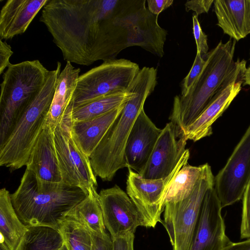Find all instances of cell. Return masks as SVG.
<instances>
[{"label":"cell","instance_id":"6da1fadb","mask_svg":"<svg viewBox=\"0 0 250 250\" xmlns=\"http://www.w3.org/2000/svg\"><path fill=\"white\" fill-rule=\"evenodd\" d=\"M122 0H49L39 20L65 61L88 66L107 61L109 23Z\"/></svg>","mask_w":250,"mask_h":250},{"label":"cell","instance_id":"7a4b0ae2","mask_svg":"<svg viewBox=\"0 0 250 250\" xmlns=\"http://www.w3.org/2000/svg\"><path fill=\"white\" fill-rule=\"evenodd\" d=\"M88 194L81 188L63 183L38 182L35 174L26 169L11 198L18 216L25 225L59 230L66 214Z\"/></svg>","mask_w":250,"mask_h":250},{"label":"cell","instance_id":"3957f363","mask_svg":"<svg viewBox=\"0 0 250 250\" xmlns=\"http://www.w3.org/2000/svg\"><path fill=\"white\" fill-rule=\"evenodd\" d=\"M157 84L156 68L145 66L140 69L129 87L134 92V96L125 104L122 112L89 157L95 176L103 181H110L119 170L127 167L125 151L128 137L146 99Z\"/></svg>","mask_w":250,"mask_h":250},{"label":"cell","instance_id":"277c9868","mask_svg":"<svg viewBox=\"0 0 250 250\" xmlns=\"http://www.w3.org/2000/svg\"><path fill=\"white\" fill-rule=\"evenodd\" d=\"M236 41L231 38L217 46L205 55L206 63L188 95L174 98L170 121L183 135L204 109L220 86L236 69L239 59L233 60Z\"/></svg>","mask_w":250,"mask_h":250},{"label":"cell","instance_id":"5b68a950","mask_svg":"<svg viewBox=\"0 0 250 250\" xmlns=\"http://www.w3.org/2000/svg\"><path fill=\"white\" fill-rule=\"evenodd\" d=\"M61 63L50 71L47 79L34 101L16 122L0 146V166L11 171L26 166L31 151L43 128L54 96Z\"/></svg>","mask_w":250,"mask_h":250},{"label":"cell","instance_id":"8992f818","mask_svg":"<svg viewBox=\"0 0 250 250\" xmlns=\"http://www.w3.org/2000/svg\"><path fill=\"white\" fill-rule=\"evenodd\" d=\"M50 71L38 60L10 64L2 75L0 96V146L44 85Z\"/></svg>","mask_w":250,"mask_h":250},{"label":"cell","instance_id":"52a82bcc","mask_svg":"<svg viewBox=\"0 0 250 250\" xmlns=\"http://www.w3.org/2000/svg\"><path fill=\"white\" fill-rule=\"evenodd\" d=\"M214 184V176L211 167L208 163L205 164L192 193L182 200L165 204L162 224L173 250H190L204 198Z\"/></svg>","mask_w":250,"mask_h":250},{"label":"cell","instance_id":"ba28073f","mask_svg":"<svg viewBox=\"0 0 250 250\" xmlns=\"http://www.w3.org/2000/svg\"><path fill=\"white\" fill-rule=\"evenodd\" d=\"M140 70L137 63L128 60L104 61L79 76L72 99L73 108L127 90Z\"/></svg>","mask_w":250,"mask_h":250},{"label":"cell","instance_id":"9c48e42d","mask_svg":"<svg viewBox=\"0 0 250 250\" xmlns=\"http://www.w3.org/2000/svg\"><path fill=\"white\" fill-rule=\"evenodd\" d=\"M73 102L65 110L54 131L55 146L62 183L87 193L97 182L89 158L78 146L71 135Z\"/></svg>","mask_w":250,"mask_h":250},{"label":"cell","instance_id":"30bf717a","mask_svg":"<svg viewBox=\"0 0 250 250\" xmlns=\"http://www.w3.org/2000/svg\"><path fill=\"white\" fill-rule=\"evenodd\" d=\"M189 151L187 149L176 167L165 179H147L128 168L126 193L141 215L145 227L155 228L162 223L161 214L165 208L167 187L179 170L188 164Z\"/></svg>","mask_w":250,"mask_h":250},{"label":"cell","instance_id":"8fae6325","mask_svg":"<svg viewBox=\"0 0 250 250\" xmlns=\"http://www.w3.org/2000/svg\"><path fill=\"white\" fill-rule=\"evenodd\" d=\"M250 179V125L224 167L214 177V188L222 207L242 198Z\"/></svg>","mask_w":250,"mask_h":250},{"label":"cell","instance_id":"7c38bea8","mask_svg":"<svg viewBox=\"0 0 250 250\" xmlns=\"http://www.w3.org/2000/svg\"><path fill=\"white\" fill-rule=\"evenodd\" d=\"M104 224L112 239L134 234L145 222L127 194L117 185L99 193Z\"/></svg>","mask_w":250,"mask_h":250},{"label":"cell","instance_id":"4fadbf2b","mask_svg":"<svg viewBox=\"0 0 250 250\" xmlns=\"http://www.w3.org/2000/svg\"><path fill=\"white\" fill-rule=\"evenodd\" d=\"M246 65L244 60L239 61L233 72L220 86L201 114L185 129L183 135L187 140L196 142L212 134V124L228 108L241 90Z\"/></svg>","mask_w":250,"mask_h":250},{"label":"cell","instance_id":"5bb4252c","mask_svg":"<svg viewBox=\"0 0 250 250\" xmlns=\"http://www.w3.org/2000/svg\"><path fill=\"white\" fill-rule=\"evenodd\" d=\"M214 186L207 191L190 250H223L230 244Z\"/></svg>","mask_w":250,"mask_h":250},{"label":"cell","instance_id":"9a60e30c","mask_svg":"<svg viewBox=\"0 0 250 250\" xmlns=\"http://www.w3.org/2000/svg\"><path fill=\"white\" fill-rule=\"evenodd\" d=\"M185 137L176 125L168 123L158 138L147 165L140 175L147 179H165L176 167L187 149Z\"/></svg>","mask_w":250,"mask_h":250},{"label":"cell","instance_id":"2e32d148","mask_svg":"<svg viewBox=\"0 0 250 250\" xmlns=\"http://www.w3.org/2000/svg\"><path fill=\"white\" fill-rule=\"evenodd\" d=\"M145 112L137 117L128 137L125 156L127 167L141 175L161 133Z\"/></svg>","mask_w":250,"mask_h":250},{"label":"cell","instance_id":"e0dca14e","mask_svg":"<svg viewBox=\"0 0 250 250\" xmlns=\"http://www.w3.org/2000/svg\"><path fill=\"white\" fill-rule=\"evenodd\" d=\"M54 131L50 127H43L26 165L38 182L59 184L62 183L57 159Z\"/></svg>","mask_w":250,"mask_h":250},{"label":"cell","instance_id":"ac0fdd59","mask_svg":"<svg viewBox=\"0 0 250 250\" xmlns=\"http://www.w3.org/2000/svg\"><path fill=\"white\" fill-rule=\"evenodd\" d=\"M49 0H8L0 13V40L24 33Z\"/></svg>","mask_w":250,"mask_h":250},{"label":"cell","instance_id":"d6986e66","mask_svg":"<svg viewBox=\"0 0 250 250\" xmlns=\"http://www.w3.org/2000/svg\"><path fill=\"white\" fill-rule=\"evenodd\" d=\"M217 25L238 41L250 34V0H214Z\"/></svg>","mask_w":250,"mask_h":250},{"label":"cell","instance_id":"ffe728a7","mask_svg":"<svg viewBox=\"0 0 250 250\" xmlns=\"http://www.w3.org/2000/svg\"><path fill=\"white\" fill-rule=\"evenodd\" d=\"M125 104L89 120L72 121V138L79 148L89 158L122 112Z\"/></svg>","mask_w":250,"mask_h":250},{"label":"cell","instance_id":"44dd1931","mask_svg":"<svg viewBox=\"0 0 250 250\" xmlns=\"http://www.w3.org/2000/svg\"><path fill=\"white\" fill-rule=\"evenodd\" d=\"M81 69L71 63L66 64L58 78L55 90L43 127H50L53 131L65 110L71 102Z\"/></svg>","mask_w":250,"mask_h":250},{"label":"cell","instance_id":"7402d4cb","mask_svg":"<svg viewBox=\"0 0 250 250\" xmlns=\"http://www.w3.org/2000/svg\"><path fill=\"white\" fill-rule=\"evenodd\" d=\"M28 230L13 206L11 194L3 188L0 190V242L10 250H17Z\"/></svg>","mask_w":250,"mask_h":250},{"label":"cell","instance_id":"603a6c76","mask_svg":"<svg viewBox=\"0 0 250 250\" xmlns=\"http://www.w3.org/2000/svg\"><path fill=\"white\" fill-rule=\"evenodd\" d=\"M65 219L82 226L91 234L102 236L107 233L96 189L91 190L83 200L70 210Z\"/></svg>","mask_w":250,"mask_h":250},{"label":"cell","instance_id":"cb8c5ba5","mask_svg":"<svg viewBox=\"0 0 250 250\" xmlns=\"http://www.w3.org/2000/svg\"><path fill=\"white\" fill-rule=\"evenodd\" d=\"M134 94L129 88L126 91L107 95L77 107H73L72 121H84L102 116L125 104Z\"/></svg>","mask_w":250,"mask_h":250},{"label":"cell","instance_id":"d4e9b609","mask_svg":"<svg viewBox=\"0 0 250 250\" xmlns=\"http://www.w3.org/2000/svg\"><path fill=\"white\" fill-rule=\"evenodd\" d=\"M203 165L184 166L169 184L166 194L165 204L176 202L188 197L193 192L202 170Z\"/></svg>","mask_w":250,"mask_h":250},{"label":"cell","instance_id":"484cf974","mask_svg":"<svg viewBox=\"0 0 250 250\" xmlns=\"http://www.w3.org/2000/svg\"><path fill=\"white\" fill-rule=\"evenodd\" d=\"M28 230L17 250H58L64 244L60 231L43 226L27 225Z\"/></svg>","mask_w":250,"mask_h":250},{"label":"cell","instance_id":"4316f807","mask_svg":"<svg viewBox=\"0 0 250 250\" xmlns=\"http://www.w3.org/2000/svg\"><path fill=\"white\" fill-rule=\"evenodd\" d=\"M59 230L68 250H91V234L82 226L65 219Z\"/></svg>","mask_w":250,"mask_h":250},{"label":"cell","instance_id":"83f0119b","mask_svg":"<svg viewBox=\"0 0 250 250\" xmlns=\"http://www.w3.org/2000/svg\"><path fill=\"white\" fill-rule=\"evenodd\" d=\"M206 63L205 56L199 52L196 53L192 66L187 76L181 83L180 96L184 97L188 95L190 89L201 73Z\"/></svg>","mask_w":250,"mask_h":250},{"label":"cell","instance_id":"f1b7e54d","mask_svg":"<svg viewBox=\"0 0 250 250\" xmlns=\"http://www.w3.org/2000/svg\"><path fill=\"white\" fill-rule=\"evenodd\" d=\"M241 238L250 239V179L243 196Z\"/></svg>","mask_w":250,"mask_h":250},{"label":"cell","instance_id":"f546056e","mask_svg":"<svg viewBox=\"0 0 250 250\" xmlns=\"http://www.w3.org/2000/svg\"><path fill=\"white\" fill-rule=\"evenodd\" d=\"M198 17L196 14L192 16L193 34L196 44L197 52L205 56L208 54V37L202 29Z\"/></svg>","mask_w":250,"mask_h":250},{"label":"cell","instance_id":"4dcf8cb0","mask_svg":"<svg viewBox=\"0 0 250 250\" xmlns=\"http://www.w3.org/2000/svg\"><path fill=\"white\" fill-rule=\"evenodd\" d=\"M214 0H187L185 4L186 10L188 12L192 10L198 16L199 15L208 13L213 3Z\"/></svg>","mask_w":250,"mask_h":250},{"label":"cell","instance_id":"1f68e13d","mask_svg":"<svg viewBox=\"0 0 250 250\" xmlns=\"http://www.w3.org/2000/svg\"><path fill=\"white\" fill-rule=\"evenodd\" d=\"M91 250H114L113 240L107 232L102 236L91 234Z\"/></svg>","mask_w":250,"mask_h":250},{"label":"cell","instance_id":"d6a6232c","mask_svg":"<svg viewBox=\"0 0 250 250\" xmlns=\"http://www.w3.org/2000/svg\"><path fill=\"white\" fill-rule=\"evenodd\" d=\"M13 54L10 45L0 40V74L11 64L9 59Z\"/></svg>","mask_w":250,"mask_h":250},{"label":"cell","instance_id":"836d02e7","mask_svg":"<svg viewBox=\"0 0 250 250\" xmlns=\"http://www.w3.org/2000/svg\"><path fill=\"white\" fill-rule=\"evenodd\" d=\"M148 9L152 14L159 16L163 10L170 6L173 0H147Z\"/></svg>","mask_w":250,"mask_h":250},{"label":"cell","instance_id":"e575fe53","mask_svg":"<svg viewBox=\"0 0 250 250\" xmlns=\"http://www.w3.org/2000/svg\"><path fill=\"white\" fill-rule=\"evenodd\" d=\"M135 235L112 239L114 250H134Z\"/></svg>","mask_w":250,"mask_h":250},{"label":"cell","instance_id":"d590c367","mask_svg":"<svg viewBox=\"0 0 250 250\" xmlns=\"http://www.w3.org/2000/svg\"><path fill=\"white\" fill-rule=\"evenodd\" d=\"M223 250H250V239L239 242H232Z\"/></svg>","mask_w":250,"mask_h":250},{"label":"cell","instance_id":"8d00e7d4","mask_svg":"<svg viewBox=\"0 0 250 250\" xmlns=\"http://www.w3.org/2000/svg\"><path fill=\"white\" fill-rule=\"evenodd\" d=\"M243 85H249L250 86V65L246 68L243 76Z\"/></svg>","mask_w":250,"mask_h":250},{"label":"cell","instance_id":"74e56055","mask_svg":"<svg viewBox=\"0 0 250 250\" xmlns=\"http://www.w3.org/2000/svg\"><path fill=\"white\" fill-rule=\"evenodd\" d=\"M58 250H68L66 244L64 243L63 246Z\"/></svg>","mask_w":250,"mask_h":250},{"label":"cell","instance_id":"f35d334b","mask_svg":"<svg viewBox=\"0 0 250 250\" xmlns=\"http://www.w3.org/2000/svg\"></svg>","mask_w":250,"mask_h":250}]
</instances>
